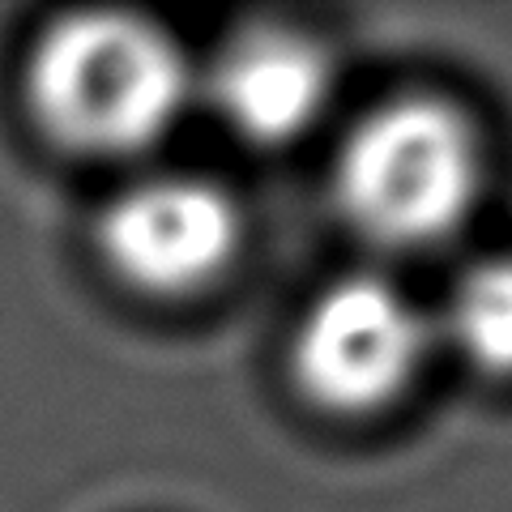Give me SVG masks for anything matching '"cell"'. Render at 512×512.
<instances>
[{
  "label": "cell",
  "mask_w": 512,
  "mask_h": 512,
  "mask_svg": "<svg viewBox=\"0 0 512 512\" xmlns=\"http://www.w3.org/2000/svg\"><path fill=\"white\" fill-rule=\"evenodd\" d=\"M192 73L163 26L120 9L64 13L26 69L30 116L77 154H137L180 120Z\"/></svg>",
  "instance_id": "cell-1"
},
{
  "label": "cell",
  "mask_w": 512,
  "mask_h": 512,
  "mask_svg": "<svg viewBox=\"0 0 512 512\" xmlns=\"http://www.w3.org/2000/svg\"><path fill=\"white\" fill-rule=\"evenodd\" d=\"M483 158L470 120L440 99H393L363 116L338 158L346 222L384 248H427L470 218Z\"/></svg>",
  "instance_id": "cell-2"
},
{
  "label": "cell",
  "mask_w": 512,
  "mask_h": 512,
  "mask_svg": "<svg viewBox=\"0 0 512 512\" xmlns=\"http://www.w3.org/2000/svg\"><path fill=\"white\" fill-rule=\"evenodd\" d=\"M431 329L406 291L355 274L320 295L291 346L299 393L329 414H372L406 393Z\"/></svg>",
  "instance_id": "cell-3"
},
{
  "label": "cell",
  "mask_w": 512,
  "mask_h": 512,
  "mask_svg": "<svg viewBox=\"0 0 512 512\" xmlns=\"http://www.w3.org/2000/svg\"><path fill=\"white\" fill-rule=\"evenodd\" d=\"M239 218L214 184L158 175L124 188L99 222L111 274L146 295H192L231 265Z\"/></svg>",
  "instance_id": "cell-4"
},
{
  "label": "cell",
  "mask_w": 512,
  "mask_h": 512,
  "mask_svg": "<svg viewBox=\"0 0 512 512\" xmlns=\"http://www.w3.org/2000/svg\"><path fill=\"white\" fill-rule=\"evenodd\" d=\"M210 99L244 141L282 146L325 111L329 56L303 30H239L210 69Z\"/></svg>",
  "instance_id": "cell-5"
},
{
  "label": "cell",
  "mask_w": 512,
  "mask_h": 512,
  "mask_svg": "<svg viewBox=\"0 0 512 512\" xmlns=\"http://www.w3.org/2000/svg\"><path fill=\"white\" fill-rule=\"evenodd\" d=\"M444 338L478 372L512 376V256L478 261L453 282Z\"/></svg>",
  "instance_id": "cell-6"
}]
</instances>
